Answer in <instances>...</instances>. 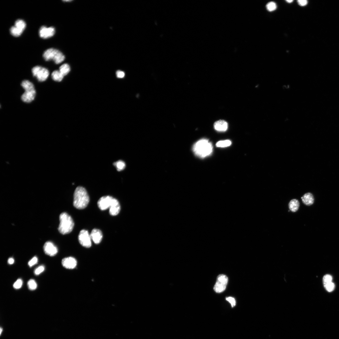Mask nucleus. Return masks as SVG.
<instances>
[{"label":"nucleus","mask_w":339,"mask_h":339,"mask_svg":"<svg viewBox=\"0 0 339 339\" xmlns=\"http://www.w3.org/2000/svg\"><path fill=\"white\" fill-rule=\"evenodd\" d=\"M193 150L196 156L203 158L211 154L213 151V146L208 140L203 139L194 144Z\"/></svg>","instance_id":"obj_1"},{"label":"nucleus","mask_w":339,"mask_h":339,"mask_svg":"<svg viewBox=\"0 0 339 339\" xmlns=\"http://www.w3.org/2000/svg\"><path fill=\"white\" fill-rule=\"evenodd\" d=\"M89 201V197L86 190L82 187H77L74 195V207L79 209H84L87 206Z\"/></svg>","instance_id":"obj_2"},{"label":"nucleus","mask_w":339,"mask_h":339,"mask_svg":"<svg viewBox=\"0 0 339 339\" xmlns=\"http://www.w3.org/2000/svg\"><path fill=\"white\" fill-rule=\"evenodd\" d=\"M60 223L58 228L61 234L66 235L70 233L73 230L74 223L72 218L67 213H61L59 216Z\"/></svg>","instance_id":"obj_3"},{"label":"nucleus","mask_w":339,"mask_h":339,"mask_svg":"<svg viewBox=\"0 0 339 339\" xmlns=\"http://www.w3.org/2000/svg\"><path fill=\"white\" fill-rule=\"evenodd\" d=\"M43 56L45 60H53L57 64L62 62L65 58L62 53L53 48H50L46 50L44 52Z\"/></svg>","instance_id":"obj_4"},{"label":"nucleus","mask_w":339,"mask_h":339,"mask_svg":"<svg viewBox=\"0 0 339 339\" xmlns=\"http://www.w3.org/2000/svg\"><path fill=\"white\" fill-rule=\"evenodd\" d=\"M33 76L40 82L45 81L48 78L49 73L48 70L40 66H36L32 70Z\"/></svg>","instance_id":"obj_5"},{"label":"nucleus","mask_w":339,"mask_h":339,"mask_svg":"<svg viewBox=\"0 0 339 339\" xmlns=\"http://www.w3.org/2000/svg\"><path fill=\"white\" fill-rule=\"evenodd\" d=\"M228 282V278L227 276L224 274L219 275L213 289L215 292L221 293L225 290Z\"/></svg>","instance_id":"obj_6"},{"label":"nucleus","mask_w":339,"mask_h":339,"mask_svg":"<svg viewBox=\"0 0 339 339\" xmlns=\"http://www.w3.org/2000/svg\"><path fill=\"white\" fill-rule=\"evenodd\" d=\"M78 240L80 244L84 247L88 248L91 246V239L90 234L85 230L81 231L78 236Z\"/></svg>","instance_id":"obj_7"},{"label":"nucleus","mask_w":339,"mask_h":339,"mask_svg":"<svg viewBox=\"0 0 339 339\" xmlns=\"http://www.w3.org/2000/svg\"><path fill=\"white\" fill-rule=\"evenodd\" d=\"M114 198L109 196H105L101 197L98 201V204L99 208L102 210H105L110 208L113 202Z\"/></svg>","instance_id":"obj_8"},{"label":"nucleus","mask_w":339,"mask_h":339,"mask_svg":"<svg viewBox=\"0 0 339 339\" xmlns=\"http://www.w3.org/2000/svg\"><path fill=\"white\" fill-rule=\"evenodd\" d=\"M55 33V29L53 27H47L45 26L41 27L39 32L40 37L46 39L53 36Z\"/></svg>","instance_id":"obj_9"},{"label":"nucleus","mask_w":339,"mask_h":339,"mask_svg":"<svg viewBox=\"0 0 339 339\" xmlns=\"http://www.w3.org/2000/svg\"><path fill=\"white\" fill-rule=\"evenodd\" d=\"M44 250L45 254L50 256H55L58 252L56 246L51 242L48 241L44 246Z\"/></svg>","instance_id":"obj_10"},{"label":"nucleus","mask_w":339,"mask_h":339,"mask_svg":"<svg viewBox=\"0 0 339 339\" xmlns=\"http://www.w3.org/2000/svg\"><path fill=\"white\" fill-rule=\"evenodd\" d=\"M62 264L65 268L73 269L76 266L77 261L74 258L69 257L63 259L62 261Z\"/></svg>","instance_id":"obj_11"},{"label":"nucleus","mask_w":339,"mask_h":339,"mask_svg":"<svg viewBox=\"0 0 339 339\" xmlns=\"http://www.w3.org/2000/svg\"><path fill=\"white\" fill-rule=\"evenodd\" d=\"M36 91L35 89L25 91L21 97L22 101L24 102L30 103L33 101L35 97Z\"/></svg>","instance_id":"obj_12"},{"label":"nucleus","mask_w":339,"mask_h":339,"mask_svg":"<svg viewBox=\"0 0 339 339\" xmlns=\"http://www.w3.org/2000/svg\"><path fill=\"white\" fill-rule=\"evenodd\" d=\"M90 236L91 240L96 244H99L101 242L103 237L102 231L100 230L96 229L92 230Z\"/></svg>","instance_id":"obj_13"},{"label":"nucleus","mask_w":339,"mask_h":339,"mask_svg":"<svg viewBox=\"0 0 339 339\" xmlns=\"http://www.w3.org/2000/svg\"><path fill=\"white\" fill-rule=\"evenodd\" d=\"M214 127L215 130L218 131L225 132L228 128V123L225 120H219L214 123Z\"/></svg>","instance_id":"obj_14"},{"label":"nucleus","mask_w":339,"mask_h":339,"mask_svg":"<svg viewBox=\"0 0 339 339\" xmlns=\"http://www.w3.org/2000/svg\"><path fill=\"white\" fill-rule=\"evenodd\" d=\"M121 207L118 201L114 198L113 203L109 208V213L112 216L117 215L120 212Z\"/></svg>","instance_id":"obj_15"},{"label":"nucleus","mask_w":339,"mask_h":339,"mask_svg":"<svg viewBox=\"0 0 339 339\" xmlns=\"http://www.w3.org/2000/svg\"><path fill=\"white\" fill-rule=\"evenodd\" d=\"M301 199L303 203L307 206L312 205L314 202V196L310 193L305 194L301 197Z\"/></svg>","instance_id":"obj_16"},{"label":"nucleus","mask_w":339,"mask_h":339,"mask_svg":"<svg viewBox=\"0 0 339 339\" xmlns=\"http://www.w3.org/2000/svg\"><path fill=\"white\" fill-rule=\"evenodd\" d=\"M289 206L291 211L295 212L298 210L300 206V203L297 200L293 199L290 201Z\"/></svg>","instance_id":"obj_17"},{"label":"nucleus","mask_w":339,"mask_h":339,"mask_svg":"<svg viewBox=\"0 0 339 339\" xmlns=\"http://www.w3.org/2000/svg\"><path fill=\"white\" fill-rule=\"evenodd\" d=\"M21 85L25 91L32 90L35 89L33 83L28 80L23 81L21 83Z\"/></svg>","instance_id":"obj_18"},{"label":"nucleus","mask_w":339,"mask_h":339,"mask_svg":"<svg viewBox=\"0 0 339 339\" xmlns=\"http://www.w3.org/2000/svg\"><path fill=\"white\" fill-rule=\"evenodd\" d=\"M51 76L54 80L57 82L61 81L64 77L59 71L57 70L54 71L52 73Z\"/></svg>","instance_id":"obj_19"},{"label":"nucleus","mask_w":339,"mask_h":339,"mask_svg":"<svg viewBox=\"0 0 339 339\" xmlns=\"http://www.w3.org/2000/svg\"><path fill=\"white\" fill-rule=\"evenodd\" d=\"M59 71L65 76L67 75L70 71L71 68L68 64H65L62 65L60 67Z\"/></svg>","instance_id":"obj_20"},{"label":"nucleus","mask_w":339,"mask_h":339,"mask_svg":"<svg viewBox=\"0 0 339 339\" xmlns=\"http://www.w3.org/2000/svg\"><path fill=\"white\" fill-rule=\"evenodd\" d=\"M10 32L11 34L15 37H19L23 32L22 30L18 29L15 26H12L11 28Z\"/></svg>","instance_id":"obj_21"},{"label":"nucleus","mask_w":339,"mask_h":339,"mask_svg":"<svg viewBox=\"0 0 339 339\" xmlns=\"http://www.w3.org/2000/svg\"><path fill=\"white\" fill-rule=\"evenodd\" d=\"M26 25L25 22L21 19H18L15 22V26L23 31L25 29Z\"/></svg>","instance_id":"obj_22"},{"label":"nucleus","mask_w":339,"mask_h":339,"mask_svg":"<svg viewBox=\"0 0 339 339\" xmlns=\"http://www.w3.org/2000/svg\"><path fill=\"white\" fill-rule=\"evenodd\" d=\"M231 144V141L229 140H226L218 141L216 144L218 147L224 148L228 147Z\"/></svg>","instance_id":"obj_23"},{"label":"nucleus","mask_w":339,"mask_h":339,"mask_svg":"<svg viewBox=\"0 0 339 339\" xmlns=\"http://www.w3.org/2000/svg\"><path fill=\"white\" fill-rule=\"evenodd\" d=\"M118 171H120L124 170L126 167V165L124 162L119 161L114 163Z\"/></svg>","instance_id":"obj_24"},{"label":"nucleus","mask_w":339,"mask_h":339,"mask_svg":"<svg viewBox=\"0 0 339 339\" xmlns=\"http://www.w3.org/2000/svg\"><path fill=\"white\" fill-rule=\"evenodd\" d=\"M28 287L29 290L34 291L37 287V285L35 281L33 279L30 280L27 283Z\"/></svg>","instance_id":"obj_25"},{"label":"nucleus","mask_w":339,"mask_h":339,"mask_svg":"<svg viewBox=\"0 0 339 339\" xmlns=\"http://www.w3.org/2000/svg\"><path fill=\"white\" fill-rule=\"evenodd\" d=\"M332 278L331 275L328 274L325 275L324 276L323 278V285L332 282Z\"/></svg>","instance_id":"obj_26"},{"label":"nucleus","mask_w":339,"mask_h":339,"mask_svg":"<svg viewBox=\"0 0 339 339\" xmlns=\"http://www.w3.org/2000/svg\"><path fill=\"white\" fill-rule=\"evenodd\" d=\"M324 286L326 290L329 292L332 291L335 288V284L332 282L324 285Z\"/></svg>","instance_id":"obj_27"},{"label":"nucleus","mask_w":339,"mask_h":339,"mask_svg":"<svg viewBox=\"0 0 339 339\" xmlns=\"http://www.w3.org/2000/svg\"><path fill=\"white\" fill-rule=\"evenodd\" d=\"M266 8L269 11H273L275 10L277 8L276 4L274 2H271L268 3L266 6Z\"/></svg>","instance_id":"obj_28"},{"label":"nucleus","mask_w":339,"mask_h":339,"mask_svg":"<svg viewBox=\"0 0 339 339\" xmlns=\"http://www.w3.org/2000/svg\"><path fill=\"white\" fill-rule=\"evenodd\" d=\"M22 285V281L21 279H19L15 282L13 286L15 289H18L21 288Z\"/></svg>","instance_id":"obj_29"},{"label":"nucleus","mask_w":339,"mask_h":339,"mask_svg":"<svg viewBox=\"0 0 339 339\" xmlns=\"http://www.w3.org/2000/svg\"><path fill=\"white\" fill-rule=\"evenodd\" d=\"M45 270V267L43 266H40L36 268L34 271V273L36 275H38L43 272Z\"/></svg>","instance_id":"obj_30"},{"label":"nucleus","mask_w":339,"mask_h":339,"mask_svg":"<svg viewBox=\"0 0 339 339\" xmlns=\"http://www.w3.org/2000/svg\"><path fill=\"white\" fill-rule=\"evenodd\" d=\"M38 262V258L36 257H34L29 262L28 264L30 267H32L36 264Z\"/></svg>","instance_id":"obj_31"},{"label":"nucleus","mask_w":339,"mask_h":339,"mask_svg":"<svg viewBox=\"0 0 339 339\" xmlns=\"http://www.w3.org/2000/svg\"><path fill=\"white\" fill-rule=\"evenodd\" d=\"M226 300L229 301L231 304L232 307H234L236 305V300L234 298L231 297H227Z\"/></svg>","instance_id":"obj_32"},{"label":"nucleus","mask_w":339,"mask_h":339,"mask_svg":"<svg viewBox=\"0 0 339 339\" xmlns=\"http://www.w3.org/2000/svg\"><path fill=\"white\" fill-rule=\"evenodd\" d=\"M125 73L124 72L120 71H118L116 72L117 76L118 78H122L125 76Z\"/></svg>","instance_id":"obj_33"},{"label":"nucleus","mask_w":339,"mask_h":339,"mask_svg":"<svg viewBox=\"0 0 339 339\" xmlns=\"http://www.w3.org/2000/svg\"><path fill=\"white\" fill-rule=\"evenodd\" d=\"M298 3L299 5L303 7L307 5L308 2L306 0H299L298 1Z\"/></svg>","instance_id":"obj_34"},{"label":"nucleus","mask_w":339,"mask_h":339,"mask_svg":"<svg viewBox=\"0 0 339 339\" xmlns=\"http://www.w3.org/2000/svg\"><path fill=\"white\" fill-rule=\"evenodd\" d=\"M8 262L10 264H12L14 262V260L13 258H10L8 259Z\"/></svg>","instance_id":"obj_35"},{"label":"nucleus","mask_w":339,"mask_h":339,"mask_svg":"<svg viewBox=\"0 0 339 339\" xmlns=\"http://www.w3.org/2000/svg\"><path fill=\"white\" fill-rule=\"evenodd\" d=\"M286 2L289 3H292L293 2V1H287Z\"/></svg>","instance_id":"obj_36"},{"label":"nucleus","mask_w":339,"mask_h":339,"mask_svg":"<svg viewBox=\"0 0 339 339\" xmlns=\"http://www.w3.org/2000/svg\"><path fill=\"white\" fill-rule=\"evenodd\" d=\"M2 330H3L2 329V328H1V334H2Z\"/></svg>","instance_id":"obj_37"},{"label":"nucleus","mask_w":339,"mask_h":339,"mask_svg":"<svg viewBox=\"0 0 339 339\" xmlns=\"http://www.w3.org/2000/svg\"><path fill=\"white\" fill-rule=\"evenodd\" d=\"M64 1L65 2H71L72 1Z\"/></svg>","instance_id":"obj_38"}]
</instances>
